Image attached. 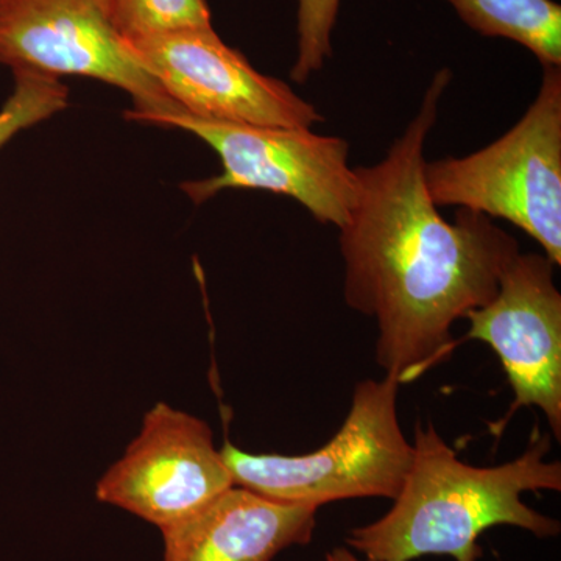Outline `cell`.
<instances>
[{"instance_id": "1", "label": "cell", "mask_w": 561, "mask_h": 561, "mask_svg": "<svg viewBox=\"0 0 561 561\" xmlns=\"http://www.w3.org/2000/svg\"><path fill=\"white\" fill-rule=\"evenodd\" d=\"M451 80V70L435 73L386 158L356 169V205L339 230L343 297L376 320V362L400 386L453 353V324L496 297L502 272L522 253L485 214L443 219L427 192L424 144Z\"/></svg>"}, {"instance_id": "2", "label": "cell", "mask_w": 561, "mask_h": 561, "mask_svg": "<svg viewBox=\"0 0 561 561\" xmlns=\"http://www.w3.org/2000/svg\"><path fill=\"white\" fill-rule=\"evenodd\" d=\"M413 460L393 507L378 522L350 531L346 545L373 561L449 556L478 561L479 537L494 526L556 537L560 523L524 504L526 491H560V461H548L552 438L535 427L529 448L500 467L465 463L434 424L416 423Z\"/></svg>"}, {"instance_id": "3", "label": "cell", "mask_w": 561, "mask_h": 561, "mask_svg": "<svg viewBox=\"0 0 561 561\" xmlns=\"http://www.w3.org/2000/svg\"><path fill=\"white\" fill-rule=\"evenodd\" d=\"M432 202L507 220L561 264V68L542 66L537 98L522 121L463 158L426 161Z\"/></svg>"}, {"instance_id": "4", "label": "cell", "mask_w": 561, "mask_h": 561, "mask_svg": "<svg viewBox=\"0 0 561 561\" xmlns=\"http://www.w3.org/2000/svg\"><path fill=\"white\" fill-rule=\"evenodd\" d=\"M400 383L390 376L357 383L348 416L331 442L305 456L220 448L232 483L268 500L308 504L357 497L394 500L412 467L413 445L398 420Z\"/></svg>"}, {"instance_id": "5", "label": "cell", "mask_w": 561, "mask_h": 561, "mask_svg": "<svg viewBox=\"0 0 561 561\" xmlns=\"http://www.w3.org/2000/svg\"><path fill=\"white\" fill-rule=\"evenodd\" d=\"M125 117L138 124L180 128L216 151L219 175L181 184L195 205L227 190L267 191L294 198L313 219L339 230L356 205V169L348 164V142L339 136L317 135L311 128L225 124L184 113Z\"/></svg>"}, {"instance_id": "6", "label": "cell", "mask_w": 561, "mask_h": 561, "mask_svg": "<svg viewBox=\"0 0 561 561\" xmlns=\"http://www.w3.org/2000/svg\"><path fill=\"white\" fill-rule=\"evenodd\" d=\"M181 113L256 127L312 128L320 111L289 84L264 76L213 27L187 28L127 43Z\"/></svg>"}, {"instance_id": "7", "label": "cell", "mask_w": 561, "mask_h": 561, "mask_svg": "<svg viewBox=\"0 0 561 561\" xmlns=\"http://www.w3.org/2000/svg\"><path fill=\"white\" fill-rule=\"evenodd\" d=\"M0 65L103 81L131 95L125 114L181 113L95 0H0Z\"/></svg>"}, {"instance_id": "8", "label": "cell", "mask_w": 561, "mask_h": 561, "mask_svg": "<svg viewBox=\"0 0 561 561\" xmlns=\"http://www.w3.org/2000/svg\"><path fill=\"white\" fill-rule=\"evenodd\" d=\"M232 485L208 423L158 402L144 416L138 437L98 482L95 496L162 529Z\"/></svg>"}, {"instance_id": "9", "label": "cell", "mask_w": 561, "mask_h": 561, "mask_svg": "<svg viewBox=\"0 0 561 561\" xmlns=\"http://www.w3.org/2000/svg\"><path fill=\"white\" fill-rule=\"evenodd\" d=\"M553 268L546 254H516L502 272L496 297L465 316V339L494 350L515 394L507 415L491 426L496 435L519 409L538 408L561 438V295Z\"/></svg>"}, {"instance_id": "10", "label": "cell", "mask_w": 561, "mask_h": 561, "mask_svg": "<svg viewBox=\"0 0 561 561\" xmlns=\"http://www.w3.org/2000/svg\"><path fill=\"white\" fill-rule=\"evenodd\" d=\"M319 507L268 500L232 485L187 518L162 527L164 561H273L308 545Z\"/></svg>"}, {"instance_id": "11", "label": "cell", "mask_w": 561, "mask_h": 561, "mask_svg": "<svg viewBox=\"0 0 561 561\" xmlns=\"http://www.w3.org/2000/svg\"><path fill=\"white\" fill-rule=\"evenodd\" d=\"M483 36L522 44L541 66L561 68V7L553 0H446Z\"/></svg>"}, {"instance_id": "12", "label": "cell", "mask_w": 561, "mask_h": 561, "mask_svg": "<svg viewBox=\"0 0 561 561\" xmlns=\"http://www.w3.org/2000/svg\"><path fill=\"white\" fill-rule=\"evenodd\" d=\"M124 43L213 27L206 0H95Z\"/></svg>"}, {"instance_id": "13", "label": "cell", "mask_w": 561, "mask_h": 561, "mask_svg": "<svg viewBox=\"0 0 561 561\" xmlns=\"http://www.w3.org/2000/svg\"><path fill=\"white\" fill-rule=\"evenodd\" d=\"M13 79V92L0 110V149L18 133L69 106V90L60 79L28 70H14Z\"/></svg>"}, {"instance_id": "14", "label": "cell", "mask_w": 561, "mask_h": 561, "mask_svg": "<svg viewBox=\"0 0 561 561\" xmlns=\"http://www.w3.org/2000/svg\"><path fill=\"white\" fill-rule=\"evenodd\" d=\"M341 0H298V55L290 70L295 83H306L332 57V32Z\"/></svg>"}, {"instance_id": "15", "label": "cell", "mask_w": 561, "mask_h": 561, "mask_svg": "<svg viewBox=\"0 0 561 561\" xmlns=\"http://www.w3.org/2000/svg\"><path fill=\"white\" fill-rule=\"evenodd\" d=\"M323 561H373V560H362L359 557H356V553L350 551L346 548H335L334 551L328 552L327 557H324Z\"/></svg>"}]
</instances>
